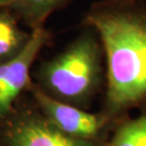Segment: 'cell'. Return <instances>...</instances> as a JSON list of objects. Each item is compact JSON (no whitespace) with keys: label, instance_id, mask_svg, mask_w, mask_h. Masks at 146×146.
I'll list each match as a JSON object with an SVG mask.
<instances>
[{"label":"cell","instance_id":"obj_3","mask_svg":"<svg viewBox=\"0 0 146 146\" xmlns=\"http://www.w3.org/2000/svg\"><path fill=\"white\" fill-rule=\"evenodd\" d=\"M26 46L15 56L0 63V119L11 114L13 105L24 89H28L31 68L50 38L44 26L33 29Z\"/></svg>","mask_w":146,"mask_h":146},{"label":"cell","instance_id":"obj_2","mask_svg":"<svg viewBox=\"0 0 146 146\" xmlns=\"http://www.w3.org/2000/svg\"><path fill=\"white\" fill-rule=\"evenodd\" d=\"M103 48L84 34L39 70L38 86L50 96L72 105H82L96 93L104 74Z\"/></svg>","mask_w":146,"mask_h":146},{"label":"cell","instance_id":"obj_6","mask_svg":"<svg viewBox=\"0 0 146 146\" xmlns=\"http://www.w3.org/2000/svg\"><path fill=\"white\" fill-rule=\"evenodd\" d=\"M15 15L8 9H0V63L15 56L26 46L31 31L22 29Z\"/></svg>","mask_w":146,"mask_h":146},{"label":"cell","instance_id":"obj_5","mask_svg":"<svg viewBox=\"0 0 146 146\" xmlns=\"http://www.w3.org/2000/svg\"><path fill=\"white\" fill-rule=\"evenodd\" d=\"M5 118L9 120L2 131L3 146H96L93 140L74 137L60 131L42 114Z\"/></svg>","mask_w":146,"mask_h":146},{"label":"cell","instance_id":"obj_4","mask_svg":"<svg viewBox=\"0 0 146 146\" xmlns=\"http://www.w3.org/2000/svg\"><path fill=\"white\" fill-rule=\"evenodd\" d=\"M33 98L41 114L60 131L68 135L94 140L110 120L105 115H96L50 96L38 84H29Z\"/></svg>","mask_w":146,"mask_h":146},{"label":"cell","instance_id":"obj_8","mask_svg":"<svg viewBox=\"0 0 146 146\" xmlns=\"http://www.w3.org/2000/svg\"><path fill=\"white\" fill-rule=\"evenodd\" d=\"M108 146H146V113L119 125Z\"/></svg>","mask_w":146,"mask_h":146},{"label":"cell","instance_id":"obj_7","mask_svg":"<svg viewBox=\"0 0 146 146\" xmlns=\"http://www.w3.org/2000/svg\"><path fill=\"white\" fill-rule=\"evenodd\" d=\"M68 0H13L8 10L31 27L44 26L47 17Z\"/></svg>","mask_w":146,"mask_h":146},{"label":"cell","instance_id":"obj_9","mask_svg":"<svg viewBox=\"0 0 146 146\" xmlns=\"http://www.w3.org/2000/svg\"><path fill=\"white\" fill-rule=\"evenodd\" d=\"M13 0H0V9H8Z\"/></svg>","mask_w":146,"mask_h":146},{"label":"cell","instance_id":"obj_1","mask_svg":"<svg viewBox=\"0 0 146 146\" xmlns=\"http://www.w3.org/2000/svg\"><path fill=\"white\" fill-rule=\"evenodd\" d=\"M86 24L96 31L106 66L104 114L115 118L146 110V5L107 0L91 7Z\"/></svg>","mask_w":146,"mask_h":146}]
</instances>
